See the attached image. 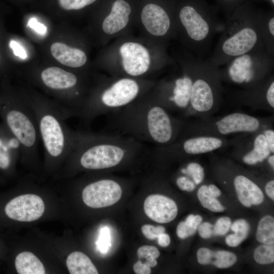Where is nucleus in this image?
I'll return each instance as SVG.
<instances>
[{
	"label": "nucleus",
	"mask_w": 274,
	"mask_h": 274,
	"mask_svg": "<svg viewBox=\"0 0 274 274\" xmlns=\"http://www.w3.org/2000/svg\"><path fill=\"white\" fill-rule=\"evenodd\" d=\"M144 210L146 215L159 223L172 221L178 214V207L172 199L159 194H153L145 200Z\"/></svg>",
	"instance_id": "nucleus-14"
},
{
	"label": "nucleus",
	"mask_w": 274,
	"mask_h": 274,
	"mask_svg": "<svg viewBox=\"0 0 274 274\" xmlns=\"http://www.w3.org/2000/svg\"><path fill=\"white\" fill-rule=\"evenodd\" d=\"M119 183L110 178H103L90 183L82 191V198L88 207L101 208L117 202L122 195Z\"/></svg>",
	"instance_id": "nucleus-12"
},
{
	"label": "nucleus",
	"mask_w": 274,
	"mask_h": 274,
	"mask_svg": "<svg viewBox=\"0 0 274 274\" xmlns=\"http://www.w3.org/2000/svg\"><path fill=\"white\" fill-rule=\"evenodd\" d=\"M219 8L206 0H176V39L183 48L198 58L210 51L215 34L224 24L218 17Z\"/></svg>",
	"instance_id": "nucleus-5"
},
{
	"label": "nucleus",
	"mask_w": 274,
	"mask_h": 274,
	"mask_svg": "<svg viewBox=\"0 0 274 274\" xmlns=\"http://www.w3.org/2000/svg\"><path fill=\"white\" fill-rule=\"evenodd\" d=\"M27 26L40 35H45L47 33V27L43 23L38 22L36 18H31L28 21Z\"/></svg>",
	"instance_id": "nucleus-39"
},
{
	"label": "nucleus",
	"mask_w": 274,
	"mask_h": 274,
	"mask_svg": "<svg viewBox=\"0 0 274 274\" xmlns=\"http://www.w3.org/2000/svg\"><path fill=\"white\" fill-rule=\"evenodd\" d=\"M218 131L222 134L237 132H254L260 127L259 121L254 117L241 113L227 115L217 122Z\"/></svg>",
	"instance_id": "nucleus-16"
},
{
	"label": "nucleus",
	"mask_w": 274,
	"mask_h": 274,
	"mask_svg": "<svg viewBox=\"0 0 274 274\" xmlns=\"http://www.w3.org/2000/svg\"><path fill=\"white\" fill-rule=\"evenodd\" d=\"M160 255L158 249L155 246L145 245L140 247L137 251V256L139 258L157 259Z\"/></svg>",
	"instance_id": "nucleus-33"
},
{
	"label": "nucleus",
	"mask_w": 274,
	"mask_h": 274,
	"mask_svg": "<svg viewBox=\"0 0 274 274\" xmlns=\"http://www.w3.org/2000/svg\"><path fill=\"white\" fill-rule=\"evenodd\" d=\"M145 263L148 264L150 267H154L157 264V262L156 259L153 258L146 260Z\"/></svg>",
	"instance_id": "nucleus-47"
},
{
	"label": "nucleus",
	"mask_w": 274,
	"mask_h": 274,
	"mask_svg": "<svg viewBox=\"0 0 274 274\" xmlns=\"http://www.w3.org/2000/svg\"><path fill=\"white\" fill-rule=\"evenodd\" d=\"M150 150L148 145L121 134L80 131L78 143L68 157L83 169L105 170L149 155Z\"/></svg>",
	"instance_id": "nucleus-3"
},
{
	"label": "nucleus",
	"mask_w": 274,
	"mask_h": 274,
	"mask_svg": "<svg viewBox=\"0 0 274 274\" xmlns=\"http://www.w3.org/2000/svg\"><path fill=\"white\" fill-rule=\"evenodd\" d=\"M50 50L55 59L67 66L79 68L83 66L87 61V55L83 50L62 43H53Z\"/></svg>",
	"instance_id": "nucleus-17"
},
{
	"label": "nucleus",
	"mask_w": 274,
	"mask_h": 274,
	"mask_svg": "<svg viewBox=\"0 0 274 274\" xmlns=\"http://www.w3.org/2000/svg\"><path fill=\"white\" fill-rule=\"evenodd\" d=\"M236 255L227 251H218L214 252L212 264L220 268H228L233 265L236 261Z\"/></svg>",
	"instance_id": "nucleus-28"
},
{
	"label": "nucleus",
	"mask_w": 274,
	"mask_h": 274,
	"mask_svg": "<svg viewBox=\"0 0 274 274\" xmlns=\"http://www.w3.org/2000/svg\"><path fill=\"white\" fill-rule=\"evenodd\" d=\"M231 225L229 217H223L219 218L214 226V234L216 235H223L229 230Z\"/></svg>",
	"instance_id": "nucleus-35"
},
{
	"label": "nucleus",
	"mask_w": 274,
	"mask_h": 274,
	"mask_svg": "<svg viewBox=\"0 0 274 274\" xmlns=\"http://www.w3.org/2000/svg\"><path fill=\"white\" fill-rule=\"evenodd\" d=\"M214 254V251L208 248H200L197 252L198 262L202 265L211 264L213 260Z\"/></svg>",
	"instance_id": "nucleus-36"
},
{
	"label": "nucleus",
	"mask_w": 274,
	"mask_h": 274,
	"mask_svg": "<svg viewBox=\"0 0 274 274\" xmlns=\"http://www.w3.org/2000/svg\"><path fill=\"white\" fill-rule=\"evenodd\" d=\"M197 196L201 205L204 208L214 212L224 211V207L211 194L207 186L203 185L200 187L197 192Z\"/></svg>",
	"instance_id": "nucleus-26"
},
{
	"label": "nucleus",
	"mask_w": 274,
	"mask_h": 274,
	"mask_svg": "<svg viewBox=\"0 0 274 274\" xmlns=\"http://www.w3.org/2000/svg\"><path fill=\"white\" fill-rule=\"evenodd\" d=\"M273 56L264 47L236 56L219 67L221 79L251 88L262 82L273 66Z\"/></svg>",
	"instance_id": "nucleus-10"
},
{
	"label": "nucleus",
	"mask_w": 274,
	"mask_h": 274,
	"mask_svg": "<svg viewBox=\"0 0 274 274\" xmlns=\"http://www.w3.org/2000/svg\"><path fill=\"white\" fill-rule=\"evenodd\" d=\"M144 235L148 239L154 240L165 232V228L161 226H154L150 224H145L141 227Z\"/></svg>",
	"instance_id": "nucleus-34"
},
{
	"label": "nucleus",
	"mask_w": 274,
	"mask_h": 274,
	"mask_svg": "<svg viewBox=\"0 0 274 274\" xmlns=\"http://www.w3.org/2000/svg\"><path fill=\"white\" fill-rule=\"evenodd\" d=\"M258 22L261 38L267 52L274 56V11L258 9Z\"/></svg>",
	"instance_id": "nucleus-19"
},
{
	"label": "nucleus",
	"mask_w": 274,
	"mask_h": 274,
	"mask_svg": "<svg viewBox=\"0 0 274 274\" xmlns=\"http://www.w3.org/2000/svg\"><path fill=\"white\" fill-rule=\"evenodd\" d=\"M271 153L263 134H258L255 139L253 149L243 157L245 163L253 165L263 161Z\"/></svg>",
	"instance_id": "nucleus-22"
},
{
	"label": "nucleus",
	"mask_w": 274,
	"mask_h": 274,
	"mask_svg": "<svg viewBox=\"0 0 274 274\" xmlns=\"http://www.w3.org/2000/svg\"><path fill=\"white\" fill-rule=\"evenodd\" d=\"M167 47L128 33L108 44L103 54L102 68L110 76L153 79L152 76L173 62Z\"/></svg>",
	"instance_id": "nucleus-2"
},
{
	"label": "nucleus",
	"mask_w": 274,
	"mask_h": 274,
	"mask_svg": "<svg viewBox=\"0 0 274 274\" xmlns=\"http://www.w3.org/2000/svg\"><path fill=\"white\" fill-rule=\"evenodd\" d=\"M9 45L16 56L23 59L27 58V54L25 49L17 41L12 40L10 41Z\"/></svg>",
	"instance_id": "nucleus-40"
},
{
	"label": "nucleus",
	"mask_w": 274,
	"mask_h": 274,
	"mask_svg": "<svg viewBox=\"0 0 274 274\" xmlns=\"http://www.w3.org/2000/svg\"><path fill=\"white\" fill-rule=\"evenodd\" d=\"M45 211L43 199L35 194L21 195L9 201L4 207L6 216L10 219L31 222L39 219Z\"/></svg>",
	"instance_id": "nucleus-13"
},
{
	"label": "nucleus",
	"mask_w": 274,
	"mask_h": 274,
	"mask_svg": "<svg viewBox=\"0 0 274 274\" xmlns=\"http://www.w3.org/2000/svg\"><path fill=\"white\" fill-rule=\"evenodd\" d=\"M96 244L100 252L103 254L107 253L111 246L110 231L108 227L101 228L98 241Z\"/></svg>",
	"instance_id": "nucleus-29"
},
{
	"label": "nucleus",
	"mask_w": 274,
	"mask_h": 274,
	"mask_svg": "<svg viewBox=\"0 0 274 274\" xmlns=\"http://www.w3.org/2000/svg\"><path fill=\"white\" fill-rule=\"evenodd\" d=\"M199 235L203 238L211 237L214 234V226L209 222H203L198 226Z\"/></svg>",
	"instance_id": "nucleus-38"
},
{
	"label": "nucleus",
	"mask_w": 274,
	"mask_h": 274,
	"mask_svg": "<svg viewBox=\"0 0 274 274\" xmlns=\"http://www.w3.org/2000/svg\"><path fill=\"white\" fill-rule=\"evenodd\" d=\"M252 1H261L267 3L270 7L273 9L274 8V0H251Z\"/></svg>",
	"instance_id": "nucleus-48"
},
{
	"label": "nucleus",
	"mask_w": 274,
	"mask_h": 274,
	"mask_svg": "<svg viewBox=\"0 0 274 274\" xmlns=\"http://www.w3.org/2000/svg\"><path fill=\"white\" fill-rule=\"evenodd\" d=\"M257 240L262 244L273 245L274 243V219L267 215L259 221L256 232Z\"/></svg>",
	"instance_id": "nucleus-23"
},
{
	"label": "nucleus",
	"mask_w": 274,
	"mask_h": 274,
	"mask_svg": "<svg viewBox=\"0 0 274 274\" xmlns=\"http://www.w3.org/2000/svg\"><path fill=\"white\" fill-rule=\"evenodd\" d=\"M176 0H139L134 26L140 35L165 45L176 39Z\"/></svg>",
	"instance_id": "nucleus-9"
},
{
	"label": "nucleus",
	"mask_w": 274,
	"mask_h": 274,
	"mask_svg": "<svg viewBox=\"0 0 274 274\" xmlns=\"http://www.w3.org/2000/svg\"><path fill=\"white\" fill-rule=\"evenodd\" d=\"M21 154V148L16 138L6 125L0 123V170L10 172L18 156Z\"/></svg>",
	"instance_id": "nucleus-15"
},
{
	"label": "nucleus",
	"mask_w": 274,
	"mask_h": 274,
	"mask_svg": "<svg viewBox=\"0 0 274 274\" xmlns=\"http://www.w3.org/2000/svg\"><path fill=\"white\" fill-rule=\"evenodd\" d=\"M266 98L270 106L274 108V81L273 80L269 84L266 92Z\"/></svg>",
	"instance_id": "nucleus-42"
},
{
	"label": "nucleus",
	"mask_w": 274,
	"mask_h": 274,
	"mask_svg": "<svg viewBox=\"0 0 274 274\" xmlns=\"http://www.w3.org/2000/svg\"><path fill=\"white\" fill-rule=\"evenodd\" d=\"M234 185L239 201L246 207L261 204L264 200L261 190L253 182L242 175L237 176Z\"/></svg>",
	"instance_id": "nucleus-18"
},
{
	"label": "nucleus",
	"mask_w": 274,
	"mask_h": 274,
	"mask_svg": "<svg viewBox=\"0 0 274 274\" xmlns=\"http://www.w3.org/2000/svg\"><path fill=\"white\" fill-rule=\"evenodd\" d=\"M252 2L242 4L226 18L217 44L208 58L215 66L219 67L236 56L264 47L258 26V9Z\"/></svg>",
	"instance_id": "nucleus-6"
},
{
	"label": "nucleus",
	"mask_w": 274,
	"mask_h": 274,
	"mask_svg": "<svg viewBox=\"0 0 274 274\" xmlns=\"http://www.w3.org/2000/svg\"><path fill=\"white\" fill-rule=\"evenodd\" d=\"M202 218L200 215H189L185 221L181 222L177 227V234L182 239H185L193 235L199 225Z\"/></svg>",
	"instance_id": "nucleus-25"
},
{
	"label": "nucleus",
	"mask_w": 274,
	"mask_h": 274,
	"mask_svg": "<svg viewBox=\"0 0 274 274\" xmlns=\"http://www.w3.org/2000/svg\"><path fill=\"white\" fill-rule=\"evenodd\" d=\"M66 264L71 274L98 273L90 259L81 252L71 253L66 259Z\"/></svg>",
	"instance_id": "nucleus-20"
},
{
	"label": "nucleus",
	"mask_w": 274,
	"mask_h": 274,
	"mask_svg": "<svg viewBox=\"0 0 274 274\" xmlns=\"http://www.w3.org/2000/svg\"><path fill=\"white\" fill-rule=\"evenodd\" d=\"M249 0H216L217 7L228 18L238 6Z\"/></svg>",
	"instance_id": "nucleus-30"
},
{
	"label": "nucleus",
	"mask_w": 274,
	"mask_h": 274,
	"mask_svg": "<svg viewBox=\"0 0 274 274\" xmlns=\"http://www.w3.org/2000/svg\"><path fill=\"white\" fill-rule=\"evenodd\" d=\"M208 190L211 194L215 197L221 195V191L215 185L211 184L208 187Z\"/></svg>",
	"instance_id": "nucleus-46"
},
{
	"label": "nucleus",
	"mask_w": 274,
	"mask_h": 274,
	"mask_svg": "<svg viewBox=\"0 0 274 274\" xmlns=\"http://www.w3.org/2000/svg\"><path fill=\"white\" fill-rule=\"evenodd\" d=\"M157 238L159 245L162 247H167L170 243L169 236L165 232L160 234Z\"/></svg>",
	"instance_id": "nucleus-44"
},
{
	"label": "nucleus",
	"mask_w": 274,
	"mask_h": 274,
	"mask_svg": "<svg viewBox=\"0 0 274 274\" xmlns=\"http://www.w3.org/2000/svg\"><path fill=\"white\" fill-rule=\"evenodd\" d=\"M33 111L45 154L50 162L69 156L76 147L80 131L68 127L72 114L57 103L39 97L27 98Z\"/></svg>",
	"instance_id": "nucleus-7"
},
{
	"label": "nucleus",
	"mask_w": 274,
	"mask_h": 274,
	"mask_svg": "<svg viewBox=\"0 0 274 274\" xmlns=\"http://www.w3.org/2000/svg\"><path fill=\"white\" fill-rule=\"evenodd\" d=\"M155 82L149 79L103 76L88 91L76 117L88 126L97 117L120 110L144 95Z\"/></svg>",
	"instance_id": "nucleus-4"
},
{
	"label": "nucleus",
	"mask_w": 274,
	"mask_h": 274,
	"mask_svg": "<svg viewBox=\"0 0 274 274\" xmlns=\"http://www.w3.org/2000/svg\"><path fill=\"white\" fill-rule=\"evenodd\" d=\"M0 117L18 140L22 158L35 159L38 153L40 138L36 117L28 99L15 95H1Z\"/></svg>",
	"instance_id": "nucleus-8"
},
{
	"label": "nucleus",
	"mask_w": 274,
	"mask_h": 274,
	"mask_svg": "<svg viewBox=\"0 0 274 274\" xmlns=\"http://www.w3.org/2000/svg\"><path fill=\"white\" fill-rule=\"evenodd\" d=\"M60 6L66 10H79L95 3L97 0H58Z\"/></svg>",
	"instance_id": "nucleus-31"
},
{
	"label": "nucleus",
	"mask_w": 274,
	"mask_h": 274,
	"mask_svg": "<svg viewBox=\"0 0 274 274\" xmlns=\"http://www.w3.org/2000/svg\"><path fill=\"white\" fill-rule=\"evenodd\" d=\"M186 174L190 175L196 185L200 184L203 179V169L199 164L195 162L189 163L187 167Z\"/></svg>",
	"instance_id": "nucleus-32"
},
{
	"label": "nucleus",
	"mask_w": 274,
	"mask_h": 274,
	"mask_svg": "<svg viewBox=\"0 0 274 274\" xmlns=\"http://www.w3.org/2000/svg\"><path fill=\"white\" fill-rule=\"evenodd\" d=\"M268 143L270 152H274V131L271 129H267L263 134Z\"/></svg>",
	"instance_id": "nucleus-43"
},
{
	"label": "nucleus",
	"mask_w": 274,
	"mask_h": 274,
	"mask_svg": "<svg viewBox=\"0 0 274 274\" xmlns=\"http://www.w3.org/2000/svg\"><path fill=\"white\" fill-rule=\"evenodd\" d=\"M150 90L126 107L108 114L107 126L113 132L148 146H166L175 142L180 125L153 97Z\"/></svg>",
	"instance_id": "nucleus-1"
},
{
	"label": "nucleus",
	"mask_w": 274,
	"mask_h": 274,
	"mask_svg": "<svg viewBox=\"0 0 274 274\" xmlns=\"http://www.w3.org/2000/svg\"><path fill=\"white\" fill-rule=\"evenodd\" d=\"M178 187L183 191L190 192L195 188V184L185 176H180L176 180Z\"/></svg>",
	"instance_id": "nucleus-37"
},
{
	"label": "nucleus",
	"mask_w": 274,
	"mask_h": 274,
	"mask_svg": "<svg viewBox=\"0 0 274 274\" xmlns=\"http://www.w3.org/2000/svg\"><path fill=\"white\" fill-rule=\"evenodd\" d=\"M139 0H105L99 30L103 43L108 44L134 26Z\"/></svg>",
	"instance_id": "nucleus-11"
},
{
	"label": "nucleus",
	"mask_w": 274,
	"mask_h": 274,
	"mask_svg": "<svg viewBox=\"0 0 274 274\" xmlns=\"http://www.w3.org/2000/svg\"><path fill=\"white\" fill-rule=\"evenodd\" d=\"M15 266L19 274H44L45 269L41 261L33 253L23 252L15 258Z\"/></svg>",
	"instance_id": "nucleus-21"
},
{
	"label": "nucleus",
	"mask_w": 274,
	"mask_h": 274,
	"mask_svg": "<svg viewBox=\"0 0 274 274\" xmlns=\"http://www.w3.org/2000/svg\"><path fill=\"white\" fill-rule=\"evenodd\" d=\"M230 228L234 234L226 237V243L230 247H237L247 237L250 229L249 225L245 220L239 219L231 225Z\"/></svg>",
	"instance_id": "nucleus-24"
},
{
	"label": "nucleus",
	"mask_w": 274,
	"mask_h": 274,
	"mask_svg": "<svg viewBox=\"0 0 274 274\" xmlns=\"http://www.w3.org/2000/svg\"><path fill=\"white\" fill-rule=\"evenodd\" d=\"M133 269L137 274H150L151 272V267L141 260H139L134 264Z\"/></svg>",
	"instance_id": "nucleus-41"
},
{
	"label": "nucleus",
	"mask_w": 274,
	"mask_h": 274,
	"mask_svg": "<svg viewBox=\"0 0 274 274\" xmlns=\"http://www.w3.org/2000/svg\"><path fill=\"white\" fill-rule=\"evenodd\" d=\"M268 162L272 166V168H274V156L273 155L270 156L268 158Z\"/></svg>",
	"instance_id": "nucleus-49"
},
{
	"label": "nucleus",
	"mask_w": 274,
	"mask_h": 274,
	"mask_svg": "<svg viewBox=\"0 0 274 274\" xmlns=\"http://www.w3.org/2000/svg\"><path fill=\"white\" fill-rule=\"evenodd\" d=\"M265 192L267 196L274 200V181H269L266 185Z\"/></svg>",
	"instance_id": "nucleus-45"
},
{
	"label": "nucleus",
	"mask_w": 274,
	"mask_h": 274,
	"mask_svg": "<svg viewBox=\"0 0 274 274\" xmlns=\"http://www.w3.org/2000/svg\"><path fill=\"white\" fill-rule=\"evenodd\" d=\"M255 260L261 264L272 263L274 261V246L263 244L257 247L254 252Z\"/></svg>",
	"instance_id": "nucleus-27"
}]
</instances>
